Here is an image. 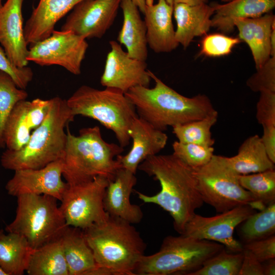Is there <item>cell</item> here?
<instances>
[{
  "mask_svg": "<svg viewBox=\"0 0 275 275\" xmlns=\"http://www.w3.org/2000/svg\"><path fill=\"white\" fill-rule=\"evenodd\" d=\"M138 169L153 177L161 187L158 193L152 196L135 190L139 199L169 212L174 229L182 234L196 210L204 203L198 187L196 169L173 153L150 156L141 162Z\"/></svg>",
  "mask_w": 275,
  "mask_h": 275,
  "instance_id": "cell-1",
  "label": "cell"
},
{
  "mask_svg": "<svg viewBox=\"0 0 275 275\" xmlns=\"http://www.w3.org/2000/svg\"><path fill=\"white\" fill-rule=\"evenodd\" d=\"M148 72L155 82L154 87L136 86L124 94L134 105L138 116L156 129L164 131L169 126L202 119L216 111L207 96H184L150 70Z\"/></svg>",
  "mask_w": 275,
  "mask_h": 275,
  "instance_id": "cell-2",
  "label": "cell"
},
{
  "mask_svg": "<svg viewBox=\"0 0 275 275\" xmlns=\"http://www.w3.org/2000/svg\"><path fill=\"white\" fill-rule=\"evenodd\" d=\"M75 116L67 100L60 97L50 99L48 114L33 132L28 142L18 150L7 149L1 157L5 169H37L62 159L67 141L65 129L74 121Z\"/></svg>",
  "mask_w": 275,
  "mask_h": 275,
  "instance_id": "cell-3",
  "label": "cell"
},
{
  "mask_svg": "<svg viewBox=\"0 0 275 275\" xmlns=\"http://www.w3.org/2000/svg\"><path fill=\"white\" fill-rule=\"evenodd\" d=\"M67 141L62 158L63 176L69 185L93 180L98 176L108 181L122 168L116 159L124 148L106 142L99 126L84 128L78 135L72 134L67 127Z\"/></svg>",
  "mask_w": 275,
  "mask_h": 275,
  "instance_id": "cell-4",
  "label": "cell"
},
{
  "mask_svg": "<svg viewBox=\"0 0 275 275\" xmlns=\"http://www.w3.org/2000/svg\"><path fill=\"white\" fill-rule=\"evenodd\" d=\"M84 232L98 266L113 275H134L146 244L133 224L108 215Z\"/></svg>",
  "mask_w": 275,
  "mask_h": 275,
  "instance_id": "cell-5",
  "label": "cell"
},
{
  "mask_svg": "<svg viewBox=\"0 0 275 275\" xmlns=\"http://www.w3.org/2000/svg\"><path fill=\"white\" fill-rule=\"evenodd\" d=\"M66 100L75 116L97 120L114 133L120 146L129 145V129L138 116L134 105L123 92L115 88L98 90L82 85Z\"/></svg>",
  "mask_w": 275,
  "mask_h": 275,
  "instance_id": "cell-6",
  "label": "cell"
},
{
  "mask_svg": "<svg viewBox=\"0 0 275 275\" xmlns=\"http://www.w3.org/2000/svg\"><path fill=\"white\" fill-rule=\"evenodd\" d=\"M224 247L215 241L198 239L183 234L168 236L163 240L158 252L141 258L133 274L188 275Z\"/></svg>",
  "mask_w": 275,
  "mask_h": 275,
  "instance_id": "cell-7",
  "label": "cell"
},
{
  "mask_svg": "<svg viewBox=\"0 0 275 275\" xmlns=\"http://www.w3.org/2000/svg\"><path fill=\"white\" fill-rule=\"evenodd\" d=\"M16 198V215L7 232L22 236L34 250L61 237L67 225L57 199L34 194Z\"/></svg>",
  "mask_w": 275,
  "mask_h": 275,
  "instance_id": "cell-8",
  "label": "cell"
},
{
  "mask_svg": "<svg viewBox=\"0 0 275 275\" xmlns=\"http://www.w3.org/2000/svg\"><path fill=\"white\" fill-rule=\"evenodd\" d=\"M196 176L203 202L218 212L244 205L259 210L266 206L258 203L241 186L239 175L225 164L223 156L214 154L208 163L196 169Z\"/></svg>",
  "mask_w": 275,
  "mask_h": 275,
  "instance_id": "cell-9",
  "label": "cell"
},
{
  "mask_svg": "<svg viewBox=\"0 0 275 275\" xmlns=\"http://www.w3.org/2000/svg\"><path fill=\"white\" fill-rule=\"evenodd\" d=\"M108 183L106 178L98 176L85 183L68 184L59 206L67 226L84 230L107 218L103 199Z\"/></svg>",
  "mask_w": 275,
  "mask_h": 275,
  "instance_id": "cell-10",
  "label": "cell"
},
{
  "mask_svg": "<svg viewBox=\"0 0 275 275\" xmlns=\"http://www.w3.org/2000/svg\"><path fill=\"white\" fill-rule=\"evenodd\" d=\"M88 48L84 38L70 31L54 30L47 38L30 45L27 60L41 66L59 65L78 75Z\"/></svg>",
  "mask_w": 275,
  "mask_h": 275,
  "instance_id": "cell-11",
  "label": "cell"
},
{
  "mask_svg": "<svg viewBox=\"0 0 275 275\" xmlns=\"http://www.w3.org/2000/svg\"><path fill=\"white\" fill-rule=\"evenodd\" d=\"M255 212L250 205L235 207L211 217L195 214L183 234L196 239L215 241L232 252L243 251V245L233 236L235 228Z\"/></svg>",
  "mask_w": 275,
  "mask_h": 275,
  "instance_id": "cell-12",
  "label": "cell"
},
{
  "mask_svg": "<svg viewBox=\"0 0 275 275\" xmlns=\"http://www.w3.org/2000/svg\"><path fill=\"white\" fill-rule=\"evenodd\" d=\"M122 0H83L61 27L86 39L101 38L113 24Z\"/></svg>",
  "mask_w": 275,
  "mask_h": 275,
  "instance_id": "cell-13",
  "label": "cell"
},
{
  "mask_svg": "<svg viewBox=\"0 0 275 275\" xmlns=\"http://www.w3.org/2000/svg\"><path fill=\"white\" fill-rule=\"evenodd\" d=\"M109 43L111 50L100 78L101 85L124 93L136 86L149 87L152 79L146 61L129 57L118 42L112 40Z\"/></svg>",
  "mask_w": 275,
  "mask_h": 275,
  "instance_id": "cell-14",
  "label": "cell"
},
{
  "mask_svg": "<svg viewBox=\"0 0 275 275\" xmlns=\"http://www.w3.org/2000/svg\"><path fill=\"white\" fill-rule=\"evenodd\" d=\"M63 171L62 159L40 169L16 170L7 182L5 189L13 197L26 194L46 195L61 201L68 185L62 180Z\"/></svg>",
  "mask_w": 275,
  "mask_h": 275,
  "instance_id": "cell-15",
  "label": "cell"
},
{
  "mask_svg": "<svg viewBox=\"0 0 275 275\" xmlns=\"http://www.w3.org/2000/svg\"><path fill=\"white\" fill-rule=\"evenodd\" d=\"M50 99L36 98L18 101L13 107L5 125L4 139L5 147L18 150L29 141L31 135L46 118Z\"/></svg>",
  "mask_w": 275,
  "mask_h": 275,
  "instance_id": "cell-16",
  "label": "cell"
},
{
  "mask_svg": "<svg viewBox=\"0 0 275 275\" xmlns=\"http://www.w3.org/2000/svg\"><path fill=\"white\" fill-rule=\"evenodd\" d=\"M23 0H7L0 7V43L13 65L27 66L29 49L26 42L22 7Z\"/></svg>",
  "mask_w": 275,
  "mask_h": 275,
  "instance_id": "cell-17",
  "label": "cell"
},
{
  "mask_svg": "<svg viewBox=\"0 0 275 275\" xmlns=\"http://www.w3.org/2000/svg\"><path fill=\"white\" fill-rule=\"evenodd\" d=\"M128 134L132 146L124 155L116 159L122 168L136 174L139 166L147 158L161 151L166 146L168 137L163 131L157 129L139 116L132 121Z\"/></svg>",
  "mask_w": 275,
  "mask_h": 275,
  "instance_id": "cell-18",
  "label": "cell"
},
{
  "mask_svg": "<svg viewBox=\"0 0 275 275\" xmlns=\"http://www.w3.org/2000/svg\"><path fill=\"white\" fill-rule=\"evenodd\" d=\"M136 182L135 174L123 168L119 169L113 179L108 181L103 204L109 216L133 225L142 221L144 214L141 208L130 201L131 194Z\"/></svg>",
  "mask_w": 275,
  "mask_h": 275,
  "instance_id": "cell-19",
  "label": "cell"
},
{
  "mask_svg": "<svg viewBox=\"0 0 275 275\" xmlns=\"http://www.w3.org/2000/svg\"><path fill=\"white\" fill-rule=\"evenodd\" d=\"M144 21L148 45L155 52H169L179 45L175 39L172 21L173 6L166 0H158L156 4L146 6Z\"/></svg>",
  "mask_w": 275,
  "mask_h": 275,
  "instance_id": "cell-20",
  "label": "cell"
},
{
  "mask_svg": "<svg viewBox=\"0 0 275 275\" xmlns=\"http://www.w3.org/2000/svg\"><path fill=\"white\" fill-rule=\"evenodd\" d=\"M233 23L238 31V38L250 47L256 69L271 57L270 37L275 28V16L271 12L262 16L238 18Z\"/></svg>",
  "mask_w": 275,
  "mask_h": 275,
  "instance_id": "cell-21",
  "label": "cell"
},
{
  "mask_svg": "<svg viewBox=\"0 0 275 275\" xmlns=\"http://www.w3.org/2000/svg\"><path fill=\"white\" fill-rule=\"evenodd\" d=\"M83 0H40L24 26L30 45L48 37L57 22Z\"/></svg>",
  "mask_w": 275,
  "mask_h": 275,
  "instance_id": "cell-22",
  "label": "cell"
},
{
  "mask_svg": "<svg viewBox=\"0 0 275 275\" xmlns=\"http://www.w3.org/2000/svg\"><path fill=\"white\" fill-rule=\"evenodd\" d=\"M214 7L208 4L189 5H173V14L176 21L175 39L186 48L196 37L205 35L211 27V17Z\"/></svg>",
  "mask_w": 275,
  "mask_h": 275,
  "instance_id": "cell-23",
  "label": "cell"
},
{
  "mask_svg": "<svg viewBox=\"0 0 275 275\" xmlns=\"http://www.w3.org/2000/svg\"><path fill=\"white\" fill-rule=\"evenodd\" d=\"M120 7L123 21L117 41L126 47L129 57L146 61L148 57L146 28L140 11L131 0H122Z\"/></svg>",
  "mask_w": 275,
  "mask_h": 275,
  "instance_id": "cell-24",
  "label": "cell"
},
{
  "mask_svg": "<svg viewBox=\"0 0 275 275\" xmlns=\"http://www.w3.org/2000/svg\"><path fill=\"white\" fill-rule=\"evenodd\" d=\"M215 9L211 18V27L224 34L233 31L236 19L253 18L271 12L275 0H232L225 4H211Z\"/></svg>",
  "mask_w": 275,
  "mask_h": 275,
  "instance_id": "cell-25",
  "label": "cell"
},
{
  "mask_svg": "<svg viewBox=\"0 0 275 275\" xmlns=\"http://www.w3.org/2000/svg\"><path fill=\"white\" fill-rule=\"evenodd\" d=\"M61 240L69 275H90L97 264L84 230L67 226Z\"/></svg>",
  "mask_w": 275,
  "mask_h": 275,
  "instance_id": "cell-26",
  "label": "cell"
},
{
  "mask_svg": "<svg viewBox=\"0 0 275 275\" xmlns=\"http://www.w3.org/2000/svg\"><path fill=\"white\" fill-rule=\"evenodd\" d=\"M225 164L238 175H245L274 169V163L269 158L261 137L255 134L247 138L232 157L223 156Z\"/></svg>",
  "mask_w": 275,
  "mask_h": 275,
  "instance_id": "cell-27",
  "label": "cell"
},
{
  "mask_svg": "<svg viewBox=\"0 0 275 275\" xmlns=\"http://www.w3.org/2000/svg\"><path fill=\"white\" fill-rule=\"evenodd\" d=\"M7 233L0 230V268L7 275H22L34 249L22 236Z\"/></svg>",
  "mask_w": 275,
  "mask_h": 275,
  "instance_id": "cell-28",
  "label": "cell"
},
{
  "mask_svg": "<svg viewBox=\"0 0 275 275\" xmlns=\"http://www.w3.org/2000/svg\"><path fill=\"white\" fill-rule=\"evenodd\" d=\"M26 272L29 275H69L61 237L34 249Z\"/></svg>",
  "mask_w": 275,
  "mask_h": 275,
  "instance_id": "cell-29",
  "label": "cell"
},
{
  "mask_svg": "<svg viewBox=\"0 0 275 275\" xmlns=\"http://www.w3.org/2000/svg\"><path fill=\"white\" fill-rule=\"evenodd\" d=\"M217 118L216 110L202 119L172 127L173 133L181 143L213 146L215 141L211 129L216 123Z\"/></svg>",
  "mask_w": 275,
  "mask_h": 275,
  "instance_id": "cell-30",
  "label": "cell"
},
{
  "mask_svg": "<svg viewBox=\"0 0 275 275\" xmlns=\"http://www.w3.org/2000/svg\"><path fill=\"white\" fill-rule=\"evenodd\" d=\"M254 212L244 222L240 235L245 243L267 238L275 233V202Z\"/></svg>",
  "mask_w": 275,
  "mask_h": 275,
  "instance_id": "cell-31",
  "label": "cell"
},
{
  "mask_svg": "<svg viewBox=\"0 0 275 275\" xmlns=\"http://www.w3.org/2000/svg\"><path fill=\"white\" fill-rule=\"evenodd\" d=\"M242 187L249 191L259 204L266 206L275 202V170L239 175Z\"/></svg>",
  "mask_w": 275,
  "mask_h": 275,
  "instance_id": "cell-32",
  "label": "cell"
},
{
  "mask_svg": "<svg viewBox=\"0 0 275 275\" xmlns=\"http://www.w3.org/2000/svg\"><path fill=\"white\" fill-rule=\"evenodd\" d=\"M243 258L242 251L229 252L224 247L188 275H238Z\"/></svg>",
  "mask_w": 275,
  "mask_h": 275,
  "instance_id": "cell-33",
  "label": "cell"
},
{
  "mask_svg": "<svg viewBox=\"0 0 275 275\" xmlns=\"http://www.w3.org/2000/svg\"><path fill=\"white\" fill-rule=\"evenodd\" d=\"M28 96L25 90L18 88L9 74L0 70V148L6 147L4 130L11 112L18 101Z\"/></svg>",
  "mask_w": 275,
  "mask_h": 275,
  "instance_id": "cell-34",
  "label": "cell"
},
{
  "mask_svg": "<svg viewBox=\"0 0 275 275\" xmlns=\"http://www.w3.org/2000/svg\"><path fill=\"white\" fill-rule=\"evenodd\" d=\"M172 147L173 154L195 169L206 164L214 155L213 146L183 143L177 141L173 143Z\"/></svg>",
  "mask_w": 275,
  "mask_h": 275,
  "instance_id": "cell-35",
  "label": "cell"
},
{
  "mask_svg": "<svg viewBox=\"0 0 275 275\" xmlns=\"http://www.w3.org/2000/svg\"><path fill=\"white\" fill-rule=\"evenodd\" d=\"M241 40L224 33L204 35L201 41L200 54L209 57H219L229 54L232 49Z\"/></svg>",
  "mask_w": 275,
  "mask_h": 275,
  "instance_id": "cell-36",
  "label": "cell"
},
{
  "mask_svg": "<svg viewBox=\"0 0 275 275\" xmlns=\"http://www.w3.org/2000/svg\"><path fill=\"white\" fill-rule=\"evenodd\" d=\"M250 76L246 86L254 92H275V57L269 59Z\"/></svg>",
  "mask_w": 275,
  "mask_h": 275,
  "instance_id": "cell-37",
  "label": "cell"
},
{
  "mask_svg": "<svg viewBox=\"0 0 275 275\" xmlns=\"http://www.w3.org/2000/svg\"><path fill=\"white\" fill-rule=\"evenodd\" d=\"M0 70L9 74L20 89L25 90L33 77L32 69L28 66L17 67L12 64L0 46Z\"/></svg>",
  "mask_w": 275,
  "mask_h": 275,
  "instance_id": "cell-38",
  "label": "cell"
},
{
  "mask_svg": "<svg viewBox=\"0 0 275 275\" xmlns=\"http://www.w3.org/2000/svg\"><path fill=\"white\" fill-rule=\"evenodd\" d=\"M256 118L263 126H275V92L263 91L256 104Z\"/></svg>",
  "mask_w": 275,
  "mask_h": 275,
  "instance_id": "cell-39",
  "label": "cell"
},
{
  "mask_svg": "<svg viewBox=\"0 0 275 275\" xmlns=\"http://www.w3.org/2000/svg\"><path fill=\"white\" fill-rule=\"evenodd\" d=\"M243 249L249 251L261 263L275 258V236L245 243Z\"/></svg>",
  "mask_w": 275,
  "mask_h": 275,
  "instance_id": "cell-40",
  "label": "cell"
},
{
  "mask_svg": "<svg viewBox=\"0 0 275 275\" xmlns=\"http://www.w3.org/2000/svg\"><path fill=\"white\" fill-rule=\"evenodd\" d=\"M243 258L238 275H264L263 266L249 251L243 249Z\"/></svg>",
  "mask_w": 275,
  "mask_h": 275,
  "instance_id": "cell-41",
  "label": "cell"
},
{
  "mask_svg": "<svg viewBox=\"0 0 275 275\" xmlns=\"http://www.w3.org/2000/svg\"><path fill=\"white\" fill-rule=\"evenodd\" d=\"M261 142L266 152L273 162L275 163V126H263Z\"/></svg>",
  "mask_w": 275,
  "mask_h": 275,
  "instance_id": "cell-42",
  "label": "cell"
},
{
  "mask_svg": "<svg viewBox=\"0 0 275 275\" xmlns=\"http://www.w3.org/2000/svg\"><path fill=\"white\" fill-rule=\"evenodd\" d=\"M266 262L263 266L264 275H274L275 274V259L274 258L269 259Z\"/></svg>",
  "mask_w": 275,
  "mask_h": 275,
  "instance_id": "cell-43",
  "label": "cell"
},
{
  "mask_svg": "<svg viewBox=\"0 0 275 275\" xmlns=\"http://www.w3.org/2000/svg\"><path fill=\"white\" fill-rule=\"evenodd\" d=\"M209 0H173V3H183L189 5H197L201 4H208ZM173 4V5H174Z\"/></svg>",
  "mask_w": 275,
  "mask_h": 275,
  "instance_id": "cell-44",
  "label": "cell"
},
{
  "mask_svg": "<svg viewBox=\"0 0 275 275\" xmlns=\"http://www.w3.org/2000/svg\"><path fill=\"white\" fill-rule=\"evenodd\" d=\"M139 8L140 12L144 14L146 7L145 0H131Z\"/></svg>",
  "mask_w": 275,
  "mask_h": 275,
  "instance_id": "cell-45",
  "label": "cell"
},
{
  "mask_svg": "<svg viewBox=\"0 0 275 275\" xmlns=\"http://www.w3.org/2000/svg\"><path fill=\"white\" fill-rule=\"evenodd\" d=\"M271 57H275V28L273 29L270 37Z\"/></svg>",
  "mask_w": 275,
  "mask_h": 275,
  "instance_id": "cell-46",
  "label": "cell"
},
{
  "mask_svg": "<svg viewBox=\"0 0 275 275\" xmlns=\"http://www.w3.org/2000/svg\"><path fill=\"white\" fill-rule=\"evenodd\" d=\"M146 2V5L147 6H150L153 5L154 0H145Z\"/></svg>",
  "mask_w": 275,
  "mask_h": 275,
  "instance_id": "cell-47",
  "label": "cell"
},
{
  "mask_svg": "<svg viewBox=\"0 0 275 275\" xmlns=\"http://www.w3.org/2000/svg\"><path fill=\"white\" fill-rule=\"evenodd\" d=\"M166 2L171 6H173V0H166Z\"/></svg>",
  "mask_w": 275,
  "mask_h": 275,
  "instance_id": "cell-48",
  "label": "cell"
},
{
  "mask_svg": "<svg viewBox=\"0 0 275 275\" xmlns=\"http://www.w3.org/2000/svg\"><path fill=\"white\" fill-rule=\"evenodd\" d=\"M0 275H7L6 273L0 268Z\"/></svg>",
  "mask_w": 275,
  "mask_h": 275,
  "instance_id": "cell-49",
  "label": "cell"
},
{
  "mask_svg": "<svg viewBox=\"0 0 275 275\" xmlns=\"http://www.w3.org/2000/svg\"><path fill=\"white\" fill-rule=\"evenodd\" d=\"M222 2H224L225 3L228 2L229 1H231L232 0H221Z\"/></svg>",
  "mask_w": 275,
  "mask_h": 275,
  "instance_id": "cell-50",
  "label": "cell"
},
{
  "mask_svg": "<svg viewBox=\"0 0 275 275\" xmlns=\"http://www.w3.org/2000/svg\"><path fill=\"white\" fill-rule=\"evenodd\" d=\"M2 0H0V7H2V6L3 5L2 4Z\"/></svg>",
  "mask_w": 275,
  "mask_h": 275,
  "instance_id": "cell-51",
  "label": "cell"
}]
</instances>
